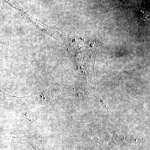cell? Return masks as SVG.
Instances as JSON below:
<instances>
[{
	"label": "cell",
	"instance_id": "obj_1",
	"mask_svg": "<svg viewBox=\"0 0 150 150\" xmlns=\"http://www.w3.org/2000/svg\"><path fill=\"white\" fill-rule=\"evenodd\" d=\"M4 1H5L8 3V4H10L11 5L13 6L14 7L17 9L22 11L23 9H22L21 7L18 4V3H17L15 0H4Z\"/></svg>",
	"mask_w": 150,
	"mask_h": 150
}]
</instances>
